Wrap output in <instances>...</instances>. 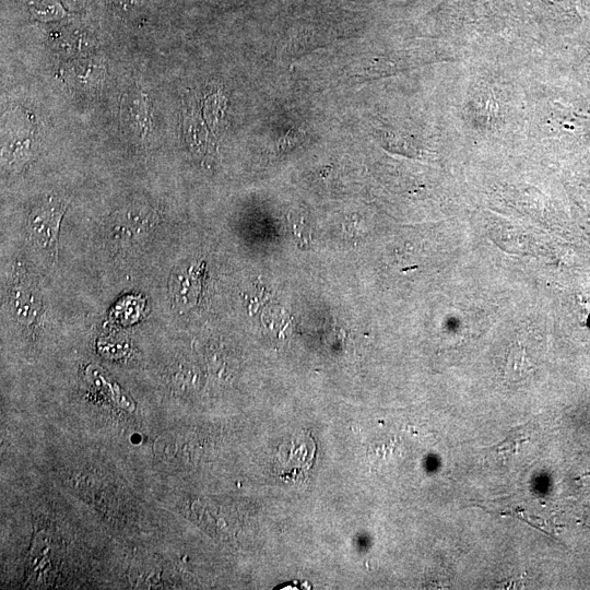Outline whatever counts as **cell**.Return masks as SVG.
Instances as JSON below:
<instances>
[{
	"label": "cell",
	"mask_w": 590,
	"mask_h": 590,
	"mask_svg": "<svg viewBox=\"0 0 590 590\" xmlns=\"http://www.w3.org/2000/svg\"><path fill=\"white\" fill-rule=\"evenodd\" d=\"M68 204L69 201L63 197L49 196L39 200L27 216L31 241L51 260L58 255L60 224Z\"/></svg>",
	"instance_id": "1"
},
{
	"label": "cell",
	"mask_w": 590,
	"mask_h": 590,
	"mask_svg": "<svg viewBox=\"0 0 590 590\" xmlns=\"http://www.w3.org/2000/svg\"><path fill=\"white\" fill-rule=\"evenodd\" d=\"M181 126L189 152L201 160L213 157L216 139L202 116L199 98L193 94L187 95L182 103Z\"/></svg>",
	"instance_id": "2"
},
{
	"label": "cell",
	"mask_w": 590,
	"mask_h": 590,
	"mask_svg": "<svg viewBox=\"0 0 590 590\" xmlns=\"http://www.w3.org/2000/svg\"><path fill=\"white\" fill-rule=\"evenodd\" d=\"M120 125L128 138L144 142L151 134V109L146 94L138 86L130 87L120 102Z\"/></svg>",
	"instance_id": "3"
},
{
	"label": "cell",
	"mask_w": 590,
	"mask_h": 590,
	"mask_svg": "<svg viewBox=\"0 0 590 590\" xmlns=\"http://www.w3.org/2000/svg\"><path fill=\"white\" fill-rule=\"evenodd\" d=\"M59 74L69 86L78 91L95 92L104 83L106 68L99 60L90 56L68 60Z\"/></svg>",
	"instance_id": "4"
},
{
	"label": "cell",
	"mask_w": 590,
	"mask_h": 590,
	"mask_svg": "<svg viewBox=\"0 0 590 590\" xmlns=\"http://www.w3.org/2000/svg\"><path fill=\"white\" fill-rule=\"evenodd\" d=\"M9 306L16 321L24 324L36 322L42 312L38 290L27 278L17 276L10 284Z\"/></svg>",
	"instance_id": "5"
},
{
	"label": "cell",
	"mask_w": 590,
	"mask_h": 590,
	"mask_svg": "<svg viewBox=\"0 0 590 590\" xmlns=\"http://www.w3.org/2000/svg\"><path fill=\"white\" fill-rule=\"evenodd\" d=\"M201 290V269L189 266L175 271L169 279V294L178 310L184 311L196 305Z\"/></svg>",
	"instance_id": "6"
},
{
	"label": "cell",
	"mask_w": 590,
	"mask_h": 590,
	"mask_svg": "<svg viewBox=\"0 0 590 590\" xmlns=\"http://www.w3.org/2000/svg\"><path fill=\"white\" fill-rule=\"evenodd\" d=\"M51 40L55 51L69 60L90 57L95 49L92 36L80 30L58 31Z\"/></svg>",
	"instance_id": "7"
},
{
	"label": "cell",
	"mask_w": 590,
	"mask_h": 590,
	"mask_svg": "<svg viewBox=\"0 0 590 590\" xmlns=\"http://www.w3.org/2000/svg\"><path fill=\"white\" fill-rule=\"evenodd\" d=\"M202 116L216 139L223 130L226 116V97L223 88L216 84L209 85L199 99Z\"/></svg>",
	"instance_id": "8"
},
{
	"label": "cell",
	"mask_w": 590,
	"mask_h": 590,
	"mask_svg": "<svg viewBox=\"0 0 590 590\" xmlns=\"http://www.w3.org/2000/svg\"><path fill=\"white\" fill-rule=\"evenodd\" d=\"M288 222L292 226L294 239L297 246L306 249L312 240V226L304 210H293L288 214Z\"/></svg>",
	"instance_id": "9"
},
{
	"label": "cell",
	"mask_w": 590,
	"mask_h": 590,
	"mask_svg": "<svg viewBox=\"0 0 590 590\" xmlns=\"http://www.w3.org/2000/svg\"><path fill=\"white\" fill-rule=\"evenodd\" d=\"M31 11L39 19L56 20L62 16V10L57 0H28Z\"/></svg>",
	"instance_id": "10"
},
{
	"label": "cell",
	"mask_w": 590,
	"mask_h": 590,
	"mask_svg": "<svg viewBox=\"0 0 590 590\" xmlns=\"http://www.w3.org/2000/svg\"><path fill=\"white\" fill-rule=\"evenodd\" d=\"M111 2L118 12L127 14L134 12L139 8L141 0H111Z\"/></svg>",
	"instance_id": "11"
},
{
	"label": "cell",
	"mask_w": 590,
	"mask_h": 590,
	"mask_svg": "<svg viewBox=\"0 0 590 590\" xmlns=\"http://www.w3.org/2000/svg\"><path fill=\"white\" fill-rule=\"evenodd\" d=\"M63 2H64L70 9H76V8H79V7L83 3V0H63Z\"/></svg>",
	"instance_id": "12"
}]
</instances>
